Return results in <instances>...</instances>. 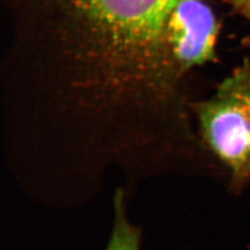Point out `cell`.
Masks as SVG:
<instances>
[{
    "label": "cell",
    "mask_w": 250,
    "mask_h": 250,
    "mask_svg": "<svg viewBox=\"0 0 250 250\" xmlns=\"http://www.w3.org/2000/svg\"><path fill=\"white\" fill-rule=\"evenodd\" d=\"M176 2L11 0L9 64L81 107H166L185 76L169 37Z\"/></svg>",
    "instance_id": "cell-1"
},
{
    "label": "cell",
    "mask_w": 250,
    "mask_h": 250,
    "mask_svg": "<svg viewBox=\"0 0 250 250\" xmlns=\"http://www.w3.org/2000/svg\"><path fill=\"white\" fill-rule=\"evenodd\" d=\"M208 148L239 186L250 178V63L244 62L209 99L192 105Z\"/></svg>",
    "instance_id": "cell-2"
},
{
    "label": "cell",
    "mask_w": 250,
    "mask_h": 250,
    "mask_svg": "<svg viewBox=\"0 0 250 250\" xmlns=\"http://www.w3.org/2000/svg\"><path fill=\"white\" fill-rule=\"evenodd\" d=\"M219 36L214 12L203 0H177L169 21L171 53L186 75L213 61Z\"/></svg>",
    "instance_id": "cell-3"
},
{
    "label": "cell",
    "mask_w": 250,
    "mask_h": 250,
    "mask_svg": "<svg viewBox=\"0 0 250 250\" xmlns=\"http://www.w3.org/2000/svg\"><path fill=\"white\" fill-rule=\"evenodd\" d=\"M113 200L114 221L106 250H140L141 231L126 216L125 195L121 189Z\"/></svg>",
    "instance_id": "cell-4"
},
{
    "label": "cell",
    "mask_w": 250,
    "mask_h": 250,
    "mask_svg": "<svg viewBox=\"0 0 250 250\" xmlns=\"http://www.w3.org/2000/svg\"><path fill=\"white\" fill-rule=\"evenodd\" d=\"M234 8L238 9L240 11V13L243 14L247 19H249L250 21V3H244L235 6ZM249 44L250 45V37H249Z\"/></svg>",
    "instance_id": "cell-5"
},
{
    "label": "cell",
    "mask_w": 250,
    "mask_h": 250,
    "mask_svg": "<svg viewBox=\"0 0 250 250\" xmlns=\"http://www.w3.org/2000/svg\"><path fill=\"white\" fill-rule=\"evenodd\" d=\"M228 3H230L233 7L244 4V3H250V0H226Z\"/></svg>",
    "instance_id": "cell-6"
}]
</instances>
